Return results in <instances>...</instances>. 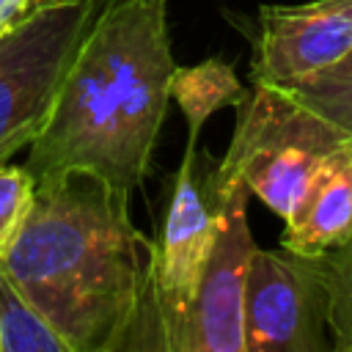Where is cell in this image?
I'll use <instances>...</instances> for the list:
<instances>
[{
  "label": "cell",
  "instance_id": "6da1fadb",
  "mask_svg": "<svg viewBox=\"0 0 352 352\" xmlns=\"http://www.w3.org/2000/svg\"><path fill=\"white\" fill-rule=\"evenodd\" d=\"M151 256L126 190L88 170H58L36 179L0 267L72 352L162 349Z\"/></svg>",
  "mask_w": 352,
  "mask_h": 352
},
{
  "label": "cell",
  "instance_id": "7a4b0ae2",
  "mask_svg": "<svg viewBox=\"0 0 352 352\" xmlns=\"http://www.w3.org/2000/svg\"><path fill=\"white\" fill-rule=\"evenodd\" d=\"M173 69L168 0H104L25 168L33 179L88 170L132 192L148 173Z\"/></svg>",
  "mask_w": 352,
  "mask_h": 352
},
{
  "label": "cell",
  "instance_id": "3957f363",
  "mask_svg": "<svg viewBox=\"0 0 352 352\" xmlns=\"http://www.w3.org/2000/svg\"><path fill=\"white\" fill-rule=\"evenodd\" d=\"M341 143L346 138L289 91L253 82L236 107L234 138L217 162V176L239 179L250 195L286 220L322 160Z\"/></svg>",
  "mask_w": 352,
  "mask_h": 352
},
{
  "label": "cell",
  "instance_id": "277c9868",
  "mask_svg": "<svg viewBox=\"0 0 352 352\" xmlns=\"http://www.w3.org/2000/svg\"><path fill=\"white\" fill-rule=\"evenodd\" d=\"M104 0H47L0 36V162L47 126L63 77Z\"/></svg>",
  "mask_w": 352,
  "mask_h": 352
},
{
  "label": "cell",
  "instance_id": "5b68a950",
  "mask_svg": "<svg viewBox=\"0 0 352 352\" xmlns=\"http://www.w3.org/2000/svg\"><path fill=\"white\" fill-rule=\"evenodd\" d=\"M217 165L198 151V143H187L151 256V300L162 352H176L179 333L217 234Z\"/></svg>",
  "mask_w": 352,
  "mask_h": 352
},
{
  "label": "cell",
  "instance_id": "8992f818",
  "mask_svg": "<svg viewBox=\"0 0 352 352\" xmlns=\"http://www.w3.org/2000/svg\"><path fill=\"white\" fill-rule=\"evenodd\" d=\"M327 286L319 256L256 248L245 283V352H324Z\"/></svg>",
  "mask_w": 352,
  "mask_h": 352
},
{
  "label": "cell",
  "instance_id": "52a82bcc",
  "mask_svg": "<svg viewBox=\"0 0 352 352\" xmlns=\"http://www.w3.org/2000/svg\"><path fill=\"white\" fill-rule=\"evenodd\" d=\"M217 234L204 264L176 352H245V283L258 248L248 223L250 190L239 179H220Z\"/></svg>",
  "mask_w": 352,
  "mask_h": 352
},
{
  "label": "cell",
  "instance_id": "ba28073f",
  "mask_svg": "<svg viewBox=\"0 0 352 352\" xmlns=\"http://www.w3.org/2000/svg\"><path fill=\"white\" fill-rule=\"evenodd\" d=\"M352 52V0L270 3L256 14L250 80L300 82Z\"/></svg>",
  "mask_w": 352,
  "mask_h": 352
},
{
  "label": "cell",
  "instance_id": "9c48e42d",
  "mask_svg": "<svg viewBox=\"0 0 352 352\" xmlns=\"http://www.w3.org/2000/svg\"><path fill=\"white\" fill-rule=\"evenodd\" d=\"M352 236V140L322 160L297 206L283 220L280 245L322 256Z\"/></svg>",
  "mask_w": 352,
  "mask_h": 352
},
{
  "label": "cell",
  "instance_id": "30bf717a",
  "mask_svg": "<svg viewBox=\"0 0 352 352\" xmlns=\"http://www.w3.org/2000/svg\"><path fill=\"white\" fill-rule=\"evenodd\" d=\"M170 99L187 121V143L195 146L209 116L220 107H239L248 99V88L226 58H206L195 66L173 69Z\"/></svg>",
  "mask_w": 352,
  "mask_h": 352
},
{
  "label": "cell",
  "instance_id": "8fae6325",
  "mask_svg": "<svg viewBox=\"0 0 352 352\" xmlns=\"http://www.w3.org/2000/svg\"><path fill=\"white\" fill-rule=\"evenodd\" d=\"M0 352H72L66 338L0 267Z\"/></svg>",
  "mask_w": 352,
  "mask_h": 352
},
{
  "label": "cell",
  "instance_id": "7c38bea8",
  "mask_svg": "<svg viewBox=\"0 0 352 352\" xmlns=\"http://www.w3.org/2000/svg\"><path fill=\"white\" fill-rule=\"evenodd\" d=\"M283 91L352 140V52L305 80L286 85Z\"/></svg>",
  "mask_w": 352,
  "mask_h": 352
},
{
  "label": "cell",
  "instance_id": "4fadbf2b",
  "mask_svg": "<svg viewBox=\"0 0 352 352\" xmlns=\"http://www.w3.org/2000/svg\"><path fill=\"white\" fill-rule=\"evenodd\" d=\"M319 267L327 286V327L333 349L352 352V236L322 253Z\"/></svg>",
  "mask_w": 352,
  "mask_h": 352
},
{
  "label": "cell",
  "instance_id": "5bb4252c",
  "mask_svg": "<svg viewBox=\"0 0 352 352\" xmlns=\"http://www.w3.org/2000/svg\"><path fill=\"white\" fill-rule=\"evenodd\" d=\"M33 187L36 179L25 165L0 162V258L30 209Z\"/></svg>",
  "mask_w": 352,
  "mask_h": 352
},
{
  "label": "cell",
  "instance_id": "9a60e30c",
  "mask_svg": "<svg viewBox=\"0 0 352 352\" xmlns=\"http://www.w3.org/2000/svg\"><path fill=\"white\" fill-rule=\"evenodd\" d=\"M47 0H0V36L19 28L30 14H36Z\"/></svg>",
  "mask_w": 352,
  "mask_h": 352
}]
</instances>
